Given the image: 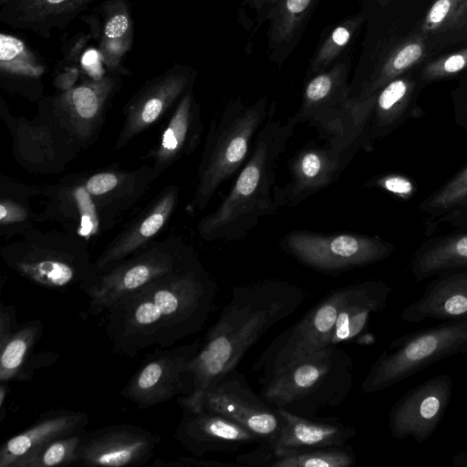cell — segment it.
<instances>
[{"mask_svg": "<svg viewBox=\"0 0 467 467\" xmlns=\"http://www.w3.org/2000/svg\"><path fill=\"white\" fill-rule=\"evenodd\" d=\"M79 17L88 26V32L92 35L93 39L99 40L102 25L100 16L94 11V14L82 15Z\"/></svg>", "mask_w": 467, "mask_h": 467, "instance_id": "obj_44", "label": "cell"}, {"mask_svg": "<svg viewBox=\"0 0 467 467\" xmlns=\"http://www.w3.org/2000/svg\"><path fill=\"white\" fill-rule=\"evenodd\" d=\"M194 255L178 237L151 242L80 286L89 299L88 313L100 316L123 296L177 270Z\"/></svg>", "mask_w": 467, "mask_h": 467, "instance_id": "obj_7", "label": "cell"}, {"mask_svg": "<svg viewBox=\"0 0 467 467\" xmlns=\"http://www.w3.org/2000/svg\"><path fill=\"white\" fill-rule=\"evenodd\" d=\"M412 89L413 83L408 78H395L382 88L367 120L361 146L395 125L408 107Z\"/></svg>", "mask_w": 467, "mask_h": 467, "instance_id": "obj_30", "label": "cell"}, {"mask_svg": "<svg viewBox=\"0 0 467 467\" xmlns=\"http://www.w3.org/2000/svg\"><path fill=\"white\" fill-rule=\"evenodd\" d=\"M161 437L132 424H114L84 431L76 465L128 467L148 462Z\"/></svg>", "mask_w": 467, "mask_h": 467, "instance_id": "obj_17", "label": "cell"}, {"mask_svg": "<svg viewBox=\"0 0 467 467\" xmlns=\"http://www.w3.org/2000/svg\"><path fill=\"white\" fill-rule=\"evenodd\" d=\"M425 55L426 45L421 37H413L405 41L389 57L379 77L367 89L360 103L376 94L378 88L418 64Z\"/></svg>", "mask_w": 467, "mask_h": 467, "instance_id": "obj_32", "label": "cell"}, {"mask_svg": "<svg viewBox=\"0 0 467 467\" xmlns=\"http://www.w3.org/2000/svg\"><path fill=\"white\" fill-rule=\"evenodd\" d=\"M193 78V72L188 67L175 63L146 81L123 108L124 123L115 149L125 146L176 107L191 90Z\"/></svg>", "mask_w": 467, "mask_h": 467, "instance_id": "obj_15", "label": "cell"}, {"mask_svg": "<svg viewBox=\"0 0 467 467\" xmlns=\"http://www.w3.org/2000/svg\"><path fill=\"white\" fill-rule=\"evenodd\" d=\"M92 35L85 32H78L62 46V61L71 64H79L81 57L88 47Z\"/></svg>", "mask_w": 467, "mask_h": 467, "instance_id": "obj_39", "label": "cell"}, {"mask_svg": "<svg viewBox=\"0 0 467 467\" xmlns=\"http://www.w3.org/2000/svg\"><path fill=\"white\" fill-rule=\"evenodd\" d=\"M120 86V75L113 73L84 79L67 90L44 99L41 107L73 141L88 143L100 129L106 109Z\"/></svg>", "mask_w": 467, "mask_h": 467, "instance_id": "obj_12", "label": "cell"}, {"mask_svg": "<svg viewBox=\"0 0 467 467\" xmlns=\"http://www.w3.org/2000/svg\"><path fill=\"white\" fill-rule=\"evenodd\" d=\"M47 64L22 37L0 33V82L3 88L26 95L41 93Z\"/></svg>", "mask_w": 467, "mask_h": 467, "instance_id": "obj_25", "label": "cell"}, {"mask_svg": "<svg viewBox=\"0 0 467 467\" xmlns=\"http://www.w3.org/2000/svg\"><path fill=\"white\" fill-rule=\"evenodd\" d=\"M305 300L302 288L283 280L234 286L191 364L193 391L178 397L180 407L195 410L204 391L235 369L250 348Z\"/></svg>", "mask_w": 467, "mask_h": 467, "instance_id": "obj_2", "label": "cell"}, {"mask_svg": "<svg viewBox=\"0 0 467 467\" xmlns=\"http://www.w3.org/2000/svg\"><path fill=\"white\" fill-rule=\"evenodd\" d=\"M84 431L54 440L27 462L23 467H58L76 465L78 449Z\"/></svg>", "mask_w": 467, "mask_h": 467, "instance_id": "obj_34", "label": "cell"}, {"mask_svg": "<svg viewBox=\"0 0 467 467\" xmlns=\"http://www.w3.org/2000/svg\"><path fill=\"white\" fill-rule=\"evenodd\" d=\"M280 247L300 264L329 275L379 263L394 248L390 243L375 236L308 231L286 234Z\"/></svg>", "mask_w": 467, "mask_h": 467, "instance_id": "obj_9", "label": "cell"}, {"mask_svg": "<svg viewBox=\"0 0 467 467\" xmlns=\"http://www.w3.org/2000/svg\"><path fill=\"white\" fill-rule=\"evenodd\" d=\"M349 289L350 285L331 291L298 322L279 334L257 358L254 371L268 375L304 356L329 347Z\"/></svg>", "mask_w": 467, "mask_h": 467, "instance_id": "obj_11", "label": "cell"}, {"mask_svg": "<svg viewBox=\"0 0 467 467\" xmlns=\"http://www.w3.org/2000/svg\"><path fill=\"white\" fill-rule=\"evenodd\" d=\"M467 353V317L391 340L365 377L360 389L372 394L390 388L432 364Z\"/></svg>", "mask_w": 467, "mask_h": 467, "instance_id": "obj_6", "label": "cell"}, {"mask_svg": "<svg viewBox=\"0 0 467 467\" xmlns=\"http://www.w3.org/2000/svg\"><path fill=\"white\" fill-rule=\"evenodd\" d=\"M310 0H287V9L294 14L302 12Z\"/></svg>", "mask_w": 467, "mask_h": 467, "instance_id": "obj_47", "label": "cell"}, {"mask_svg": "<svg viewBox=\"0 0 467 467\" xmlns=\"http://www.w3.org/2000/svg\"><path fill=\"white\" fill-rule=\"evenodd\" d=\"M453 390L450 375L440 374L414 387L392 406L389 415V432L394 439L412 438L426 441L436 431Z\"/></svg>", "mask_w": 467, "mask_h": 467, "instance_id": "obj_16", "label": "cell"}, {"mask_svg": "<svg viewBox=\"0 0 467 467\" xmlns=\"http://www.w3.org/2000/svg\"><path fill=\"white\" fill-rule=\"evenodd\" d=\"M88 416L82 411L48 410L29 428L10 437L0 448V467H23L56 439L86 431Z\"/></svg>", "mask_w": 467, "mask_h": 467, "instance_id": "obj_20", "label": "cell"}, {"mask_svg": "<svg viewBox=\"0 0 467 467\" xmlns=\"http://www.w3.org/2000/svg\"><path fill=\"white\" fill-rule=\"evenodd\" d=\"M29 208L21 202L7 199H2L0 204V223L2 226L18 224L29 220Z\"/></svg>", "mask_w": 467, "mask_h": 467, "instance_id": "obj_40", "label": "cell"}, {"mask_svg": "<svg viewBox=\"0 0 467 467\" xmlns=\"http://www.w3.org/2000/svg\"><path fill=\"white\" fill-rule=\"evenodd\" d=\"M101 0H10L0 7V22L47 39Z\"/></svg>", "mask_w": 467, "mask_h": 467, "instance_id": "obj_19", "label": "cell"}, {"mask_svg": "<svg viewBox=\"0 0 467 467\" xmlns=\"http://www.w3.org/2000/svg\"><path fill=\"white\" fill-rule=\"evenodd\" d=\"M18 327L15 306H5L1 303L0 306V347L4 346Z\"/></svg>", "mask_w": 467, "mask_h": 467, "instance_id": "obj_43", "label": "cell"}, {"mask_svg": "<svg viewBox=\"0 0 467 467\" xmlns=\"http://www.w3.org/2000/svg\"><path fill=\"white\" fill-rule=\"evenodd\" d=\"M201 346L197 340L155 349L130 379L121 396L142 410L177 396L192 394L193 374L191 364Z\"/></svg>", "mask_w": 467, "mask_h": 467, "instance_id": "obj_10", "label": "cell"}, {"mask_svg": "<svg viewBox=\"0 0 467 467\" xmlns=\"http://www.w3.org/2000/svg\"><path fill=\"white\" fill-rule=\"evenodd\" d=\"M179 198L176 186L167 188L119 234L93 263L95 275L115 266L151 242L174 212Z\"/></svg>", "mask_w": 467, "mask_h": 467, "instance_id": "obj_21", "label": "cell"}, {"mask_svg": "<svg viewBox=\"0 0 467 467\" xmlns=\"http://www.w3.org/2000/svg\"><path fill=\"white\" fill-rule=\"evenodd\" d=\"M216 292L215 281L195 254L104 311L103 329L112 349L131 358L150 348H170L203 327Z\"/></svg>", "mask_w": 467, "mask_h": 467, "instance_id": "obj_1", "label": "cell"}, {"mask_svg": "<svg viewBox=\"0 0 467 467\" xmlns=\"http://www.w3.org/2000/svg\"><path fill=\"white\" fill-rule=\"evenodd\" d=\"M202 130L200 107L190 90L174 108L151 152L154 171L159 175L180 158L194 152L201 142Z\"/></svg>", "mask_w": 467, "mask_h": 467, "instance_id": "obj_23", "label": "cell"}, {"mask_svg": "<svg viewBox=\"0 0 467 467\" xmlns=\"http://www.w3.org/2000/svg\"><path fill=\"white\" fill-rule=\"evenodd\" d=\"M275 109L272 105L255 136L248 159L226 197L215 211L199 221L197 229L202 239L241 240L262 218L277 210L272 193L275 186L274 167L296 124L291 117L285 122L276 119Z\"/></svg>", "mask_w": 467, "mask_h": 467, "instance_id": "obj_3", "label": "cell"}, {"mask_svg": "<svg viewBox=\"0 0 467 467\" xmlns=\"http://www.w3.org/2000/svg\"><path fill=\"white\" fill-rule=\"evenodd\" d=\"M26 236L4 247L5 265L29 281L50 289L79 287L95 276L86 244L69 236Z\"/></svg>", "mask_w": 467, "mask_h": 467, "instance_id": "obj_8", "label": "cell"}, {"mask_svg": "<svg viewBox=\"0 0 467 467\" xmlns=\"http://www.w3.org/2000/svg\"><path fill=\"white\" fill-rule=\"evenodd\" d=\"M467 204V167L430 197L424 207L447 211Z\"/></svg>", "mask_w": 467, "mask_h": 467, "instance_id": "obj_35", "label": "cell"}, {"mask_svg": "<svg viewBox=\"0 0 467 467\" xmlns=\"http://www.w3.org/2000/svg\"><path fill=\"white\" fill-rule=\"evenodd\" d=\"M200 409L226 417L270 445L275 442L280 433L281 419L276 410L254 392L245 377L235 369L211 385L192 410Z\"/></svg>", "mask_w": 467, "mask_h": 467, "instance_id": "obj_13", "label": "cell"}, {"mask_svg": "<svg viewBox=\"0 0 467 467\" xmlns=\"http://www.w3.org/2000/svg\"><path fill=\"white\" fill-rule=\"evenodd\" d=\"M234 466L235 463H225L215 461H205L189 457H181L171 461L156 460L152 466L154 467H219V466Z\"/></svg>", "mask_w": 467, "mask_h": 467, "instance_id": "obj_42", "label": "cell"}, {"mask_svg": "<svg viewBox=\"0 0 467 467\" xmlns=\"http://www.w3.org/2000/svg\"><path fill=\"white\" fill-rule=\"evenodd\" d=\"M358 149L327 141L324 145L308 141L288 163L290 180L275 186L273 197L276 209L294 207L337 181Z\"/></svg>", "mask_w": 467, "mask_h": 467, "instance_id": "obj_14", "label": "cell"}, {"mask_svg": "<svg viewBox=\"0 0 467 467\" xmlns=\"http://www.w3.org/2000/svg\"><path fill=\"white\" fill-rule=\"evenodd\" d=\"M43 331L44 325L40 320L18 325L5 344L0 347V381L30 380L32 352Z\"/></svg>", "mask_w": 467, "mask_h": 467, "instance_id": "obj_29", "label": "cell"}, {"mask_svg": "<svg viewBox=\"0 0 467 467\" xmlns=\"http://www.w3.org/2000/svg\"><path fill=\"white\" fill-rule=\"evenodd\" d=\"M467 26V0H436L428 10L423 34L455 31Z\"/></svg>", "mask_w": 467, "mask_h": 467, "instance_id": "obj_33", "label": "cell"}, {"mask_svg": "<svg viewBox=\"0 0 467 467\" xmlns=\"http://www.w3.org/2000/svg\"><path fill=\"white\" fill-rule=\"evenodd\" d=\"M81 75L79 64L58 61L54 72V86L59 91H65L74 87Z\"/></svg>", "mask_w": 467, "mask_h": 467, "instance_id": "obj_41", "label": "cell"}, {"mask_svg": "<svg viewBox=\"0 0 467 467\" xmlns=\"http://www.w3.org/2000/svg\"><path fill=\"white\" fill-rule=\"evenodd\" d=\"M94 7L102 23L98 43L103 64L109 73L130 75L123 60L132 47L134 37L130 0H101Z\"/></svg>", "mask_w": 467, "mask_h": 467, "instance_id": "obj_26", "label": "cell"}, {"mask_svg": "<svg viewBox=\"0 0 467 467\" xmlns=\"http://www.w3.org/2000/svg\"><path fill=\"white\" fill-rule=\"evenodd\" d=\"M390 294V286L383 281L369 280L350 285L334 327L330 346H337L360 335L372 314L387 306Z\"/></svg>", "mask_w": 467, "mask_h": 467, "instance_id": "obj_27", "label": "cell"}, {"mask_svg": "<svg viewBox=\"0 0 467 467\" xmlns=\"http://www.w3.org/2000/svg\"><path fill=\"white\" fill-rule=\"evenodd\" d=\"M465 32H466V34H467V26L465 27Z\"/></svg>", "mask_w": 467, "mask_h": 467, "instance_id": "obj_49", "label": "cell"}, {"mask_svg": "<svg viewBox=\"0 0 467 467\" xmlns=\"http://www.w3.org/2000/svg\"><path fill=\"white\" fill-rule=\"evenodd\" d=\"M267 115L266 100L260 99L251 106L237 101L213 119L197 170L195 208L203 210L218 188L244 164Z\"/></svg>", "mask_w": 467, "mask_h": 467, "instance_id": "obj_5", "label": "cell"}, {"mask_svg": "<svg viewBox=\"0 0 467 467\" xmlns=\"http://www.w3.org/2000/svg\"><path fill=\"white\" fill-rule=\"evenodd\" d=\"M8 383L5 381H0V421L5 418V413L4 412V404L8 396Z\"/></svg>", "mask_w": 467, "mask_h": 467, "instance_id": "obj_46", "label": "cell"}, {"mask_svg": "<svg viewBox=\"0 0 467 467\" xmlns=\"http://www.w3.org/2000/svg\"><path fill=\"white\" fill-rule=\"evenodd\" d=\"M467 269V234L445 238L420 252L410 270L418 282L447 272Z\"/></svg>", "mask_w": 467, "mask_h": 467, "instance_id": "obj_31", "label": "cell"}, {"mask_svg": "<svg viewBox=\"0 0 467 467\" xmlns=\"http://www.w3.org/2000/svg\"><path fill=\"white\" fill-rule=\"evenodd\" d=\"M467 317V269L441 274L428 284L422 296L407 306L401 319L420 323L426 319L442 322Z\"/></svg>", "mask_w": 467, "mask_h": 467, "instance_id": "obj_22", "label": "cell"}, {"mask_svg": "<svg viewBox=\"0 0 467 467\" xmlns=\"http://www.w3.org/2000/svg\"><path fill=\"white\" fill-rule=\"evenodd\" d=\"M467 68V47L429 63L422 71V78L434 80L455 75Z\"/></svg>", "mask_w": 467, "mask_h": 467, "instance_id": "obj_36", "label": "cell"}, {"mask_svg": "<svg viewBox=\"0 0 467 467\" xmlns=\"http://www.w3.org/2000/svg\"><path fill=\"white\" fill-rule=\"evenodd\" d=\"M130 175L126 172L102 171L92 175L85 183L91 197L102 198L119 186Z\"/></svg>", "mask_w": 467, "mask_h": 467, "instance_id": "obj_37", "label": "cell"}, {"mask_svg": "<svg viewBox=\"0 0 467 467\" xmlns=\"http://www.w3.org/2000/svg\"><path fill=\"white\" fill-rule=\"evenodd\" d=\"M453 467H467V451L455 453L451 458Z\"/></svg>", "mask_w": 467, "mask_h": 467, "instance_id": "obj_48", "label": "cell"}, {"mask_svg": "<svg viewBox=\"0 0 467 467\" xmlns=\"http://www.w3.org/2000/svg\"><path fill=\"white\" fill-rule=\"evenodd\" d=\"M374 185L401 199H409L415 191L412 182L401 175L389 174L373 180Z\"/></svg>", "mask_w": 467, "mask_h": 467, "instance_id": "obj_38", "label": "cell"}, {"mask_svg": "<svg viewBox=\"0 0 467 467\" xmlns=\"http://www.w3.org/2000/svg\"><path fill=\"white\" fill-rule=\"evenodd\" d=\"M333 41L338 45L342 46L345 45L348 38H349V33L348 31L344 27H337L332 34Z\"/></svg>", "mask_w": 467, "mask_h": 467, "instance_id": "obj_45", "label": "cell"}, {"mask_svg": "<svg viewBox=\"0 0 467 467\" xmlns=\"http://www.w3.org/2000/svg\"><path fill=\"white\" fill-rule=\"evenodd\" d=\"M356 456L345 447L321 449H275L265 442L236 457L238 465L254 467H349Z\"/></svg>", "mask_w": 467, "mask_h": 467, "instance_id": "obj_28", "label": "cell"}, {"mask_svg": "<svg viewBox=\"0 0 467 467\" xmlns=\"http://www.w3.org/2000/svg\"><path fill=\"white\" fill-rule=\"evenodd\" d=\"M281 419V430L275 449H321L346 447L356 430L336 418L317 419L275 409ZM268 444V443H267Z\"/></svg>", "mask_w": 467, "mask_h": 467, "instance_id": "obj_24", "label": "cell"}, {"mask_svg": "<svg viewBox=\"0 0 467 467\" xmlns=\"http://www.w3.org/2000/svg\"><path fill=\"white\" fill-rule=\"evenodd\" d=\"M354 365L347 351L329 346L260 379L261 396L274 409L317 418L337 407L353 386Z\"/></svg>", "mask_w": 467, "mask_h": 467, "instance_id": "obj_4", "label": "cell"}, {"mask_svg": "<svg viewBox=\"0 0 467 467\" xmlns=\"http://www.w3.org/2000/svg\"><path fill=\"white\" fill-rule=\"evenodd\" d=\"M174 439L197 457L231 452L248 444L262 442L254 432L223 415L205 410L182 409Z\"/></svg>", "mask_w": 467, "mask_h": 467, "instance_id": "obj_18", "label": "cell"}]
</instances>
